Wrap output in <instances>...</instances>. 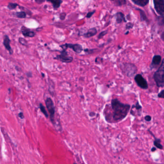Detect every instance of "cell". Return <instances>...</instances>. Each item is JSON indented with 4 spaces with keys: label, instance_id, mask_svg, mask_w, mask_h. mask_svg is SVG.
I'll use <instances>...</instances> for the list:
<instances>
[{
    "label": "cell",
    "instance_id": "8",
    "mask_svg": "<svg viewBox=\"0 0 164 164\" xmlns=\"http://www.w3.org/2000/svg\"><path fill=\"white\" fill-rule=\"evenodd\" d=\"M154 8L158 14L164 15V0H154Z\"/></svg>",
    "mask_w": 164,
    "mask_h": 164
},
{
    "label": "cell",
    "instance_id": "13",
    "mask_svg": "<svg viewBox=\"0 0 164 164\" xmlns=\"http://www.w3.org/2000/svg\"><path fill=\"white\" fill-rule=\"evenodd\" d=\"M47 1L51 2V4H52L53 7L55 9H57L59 7L60 4L62 3V0H47Z\"/></svg>",
    "mask_w": 164,
    "mask_h": 164
},
{
    "label": "cell",
    "instance_id": "3",
    "mask_svg": "<svg viewBox=\"0 0 164 164\" xmlns=\"http://www.w3.org/2000/svg\"><path fill=\"white\" fill-rule=\"evenodd\" d=\"M122 73L128 77H132L137 73V67L131 63H123L120 66Z\"/></svg>",
    "mask_w": 164,
    "mask_h": 164
},
{
    "label": "cell",
    "instance_id": "21",
    "mask_svg": "<svg viewBox=\"0 0 164 164\" xmlns=\"http://www.w3.org/2000/svg\"><path fill=\"white\" fill-rule=\"evenodd\" d=\"M132 107V108H135V109L137 110H138L139 113L141 112V110H142V106H141V105H140L138 102H137L136 103L135 105H133Z\"/></svg>",
    "mask_w": 164,
    "mask_h": 164
},
{
    "label": "cell",
    "instance_id": "14",
    "mask_svg": "<svg viewBox=\"0 0 164 164\" xmlns=\"http://www.w3.org/2000/svg\"><path fill=\"white\" fill-rule=\"evenodd\" d=\"M136 4L140 6H144L149 2V0H132Z\"/></svg>",
    "mask_w": 164,
    "mask_h": 164
},
{
    "label": "cell",
    "instance_id": "11",
    "mask_svg": "<svg viewBox=\"0 0 164 164\" xmlns=\"http://www.w3.org/2000/svg\"><path fill=\"white\" fill-rule=\"evenodd\" d=\"M161 56L159 55H154L153 57L152 63L151 64V68L152 69H154V68H157V67L158 66L160 63H161Z\"/></svg>",
    "mask_w": 164,
    "mask_h": 164
},
{
    "label": "cell",
    "instance_id": "31",
    "mask_svg": "<svg viewBox=\"0 0 164 164\" xmlns=\"http://www.w3.org/2000/svg\"><path fill=\"white\" fill-rule=\"evenodd\" d=\"M74 164H77L76 163H74Z\"/></svg>",
    "mask_w": 164,
    "mask_h": 164
},
{
    "label": "cell",
    "instance_id": "12",
    "mask_svg": "<svg viewBox=\"0 0 164 164\" xmlns=\"http://www.w3.org/2000/svg\"><path fill=\"white\" fill-rule=\"evenodd\" d=\"M97 33V30L95 28H92L88 30L86 33L84 35V37L86 38H90L95 36Z\"/></svg>",
    "mask_w": 164,
    "mask_h": 164
},
{
    "label": "cell",
    "instance_id": "9",
    "mask_svg": "<svg viewBox=\"0 0 164 164\" xmlns=\"http://www.w3.org/2000/svg\"><path fill=\"white\" fill-rule=\"evenodd\" d=\"M10 42H11V40H10L8 36L7 35H5L4 36L3 44L6 50L8 51L9 54L10 55H12L13 54V51L10 46Z\"/></svg>",
    "mask_w": 164,
    "mask_h": 164
},
{
    "label": "cell",
    "instance_id": "27",
    "mask_svg": "<svg viewBox=\"0 0 164 164\" xmlns=\"http://www.w3.org/2000/svg\"><path fill=\"white\" fill-rule=\"evenodd\" d=\"M18 116L20 118H22V119L24 118V116L23 113V112H20V113H19L18 114Z\"/></svg>",
    "mask_w": 164,
    "mask_h": 164
},
{
    "label": "cell",
    "instance_id": "25",
    "mask_svg": "<svg viewBox=\"0 0 164 164\" xmlns=\"http://www.w3.org/2000/svg\"><path fill=\"white\" fill-rule=\"evenodd\" d=\"M144 118H145V120L147 121H151V119H152V118L149 115H147V116L145 117Z\"/></svg>",
    "mask_w": 164,
    "mask_h": 164
},
{
    "label": "cell",
    "instance_id": "5",
    "mask_svg": "<svg viewBox=\"0 0 164 164\" xmlns=\"http://www.w3.org/2000/svg\"><path fill=\"white\" fill-rule=\"evenodd\" d=\"M60 54L57 55L54 58V59L60 60V62L64 63H69L73 62L74 58L72 56H70L68 55L66 50L63 49L62 51H60Z\"/></svg>",
    "mask_w": 164,
    "mask_h": 164
},
{
    "label": "cell",
    "instance_id": "24",
    "mask_svg": "<svg viewBox=\"0 0 164 164\" xmlns=\"http://www.w3.org/2000/svg\"><path fill=\"white\" fill-rule=\"evenodd\" d=\"M158 98L164 99V90H162L159 93L158 95Z\"/></svg>",
    "mask_w": 164,
    "mask_h": 164
},
{
    "label": "cell",
    "instance_id": "23",
    "mask_svg": "<svg viewBox=\"0 0 164 164\" xmlns=\"http://www.w3.org/2000/svg\"><path fill=\"white\" fill-rule=\"evenodd\" d=\"M107 33V31H103L102 32H101L98 36V38L99 40L101 39V38H103L104 36Z\"/></svg>",
    "mask_w": 164,
    "mask_h": 164
},
{
    "label": "cell",
    "instance_id": "4",
    "mask_svg": "<svg viewBox=\"0 0 164 164\" xmlns=\"http://www.w3.org/2000/svg\"><path fill=\"white\" fill-rule=\"evenodd\" d=\"M45 105L49 114V118L52 124L55 126L56 125V121L55 120V107L53 100L51 98H47L45 100Z\"/></svg>",
    "mask_w": 164,
    "mask_h": 164
},
{
    "label": "cell",
    "instance_id": "28",
    "mask_svg": "<svg viewBox=\"0 0 164 164\" xmlns=\"http://www.w3.org/2000/svg\"><path fill=\"white\" fill-rule=\"evenodd\" d=\"M44 1L45 0H35L36 3H38V4H41V3H43Z\"/></svg>",
    "mask_w": 164,
    "mask_h": 164
},
{
    "label": "cell",
    "instance_id": "22",
    "mask_svg": "<svg viewBox=\"0 0 164 164\" xmlns=\"http://www.w3.org/2000/svg\"><path fill=\"white\" fill-rule=\"evenodd\" d=\"M18 40L19 42L21 44L23 45L24 46H26L27 45V41L24 38H19Z\"/></svg>",
    "mask_w": 164,
    "mask_h": 164
},
{
    "label": "cell",
    "instance_id": "19",
    "mask_svg": "<svg viewBox=\"0 0 164 164\" xmlns=\"http://www.w3.org/2000/svg\"><path fill=\"white\" fill-rule=\"evenodd\" d=\"M17 6H19V5L16 3H9L7 5L8 8L10 10H14L17 7Z\"/></svg>",
    "mask_w": 164,
    "mask_h": 164
},
{
    "label": "cell",
    "instance_id": "18",
    "mask_svg": "<svg viewBox=\"0 0 164 164\" xmlns=\"http://www.w3.org/2000/svg\"><path fill=\"white\" fill-rule=\"evenodd\" d=\"M160 140L158 139H155L154 142L155 146L157 147V148H158L159 149H163V146H162V144L160 143Z\"/></svg>",
    "mask_w": 164,
    "mask_h": 164
},
{
    "label": "cell",
    "instance_id": "16",
    "mask_svg": "<svg viewBox=\"0 0 164 164\" xmlns=\"http://www.w3.org/2000/svg\"><path fill=\"white\" fill-rule=\"evenodd\" d=\"M116 16H117V22L118 23L122 22V21H125L124 14H122L121 13H118L116 15Z\"/></svg>",
    "mask_w": 164,
    "mask_h": 164
},
{
    "label": "cell",
    "instance_id": "30",
    "mask_svg": "<svg viewBox=\"0 0 164 164\" xmlns=\"http://www.w3.org/2000/svg\"><path fill=\"white\" fill-rule=\"evenodd\" d=\"M155 150H156V148H154V147L152 148V149H151V151H152V152H154Z\"/></svg>",
    "mask_w": 164,
    "mask_h": 164
},
{
    "label": "cell",
    "instance_id": "7",
    "mask_svg": "<svg viewBox=\"0 0 164 164\" xmlns=\"http://www.w3.org/2000/svg\"><path fill=\"white\" fill-rule=\"evenodd\" d=\"M135 80L139 87L143 89H147L148 88L146 80L141 74H138L135 77Z\"/></svg>",
    "mask_w": 164,
    "mask_h": 164
},
{
    "label": "cell",
    "instance_id": "20",
    "mask_svg": "<svg viewBox=\"0 0 164 164\" xmlns=\"http://www.w3.org/2000/svg\"><path fill=\"white\" fill-rule=\"evenodd\" d=\"M113 1L114 3L116 4L118 6H121L126 4V1L125 0H111Z\"/></svg>",
    "mask_w": 164,
    "mask_h": 164
},
{
    "label": "cell",
    "instance_id": "1",
    "mask_svg": "<svg viewBox=\"0 0 164 164\" xmlns=\"http://www.w3.org/2000/svg\"><path fill=\"white\" fill-rule=\"evenodd\" d=\"M110 105L112 113L106 114L105 117L109 123H116L122 121L126 117L131 108L129 104L121 102L117 99H112Z\"/></svg>",
    "mask_w": 164,
    "mask_h": 164
},
{
    "label": "cell",
    "instance_id": "17",
    "mask_svg": "<svg viewBox=\"0 0 164 164\" xmlns=\"http://www.w3.org/2000/svg\"><path fill=\"white\" fill-rule=\"evenodd\" d=\"M15 16L18 18H25L26 16V12L24 11L17 12L15 13Z\"/></svg>",
    "mask_w": 164,
    "mask_h": 164
},
{
    "label": "cell",
    "instance_id": "10",
    "mask_svg": "<svg viewBox=\"0 0 164 164\" xmlns=\"http://www.w3.org/2000/svg\"><path fill=\"white\" fill-rule=\"evenodd\" d=\"M21 31L23 35L25 37L33 38L36 35V33L34 31H31L30 29H27L24 26L21 27Z\"/></svg>",
    "mask_w": 164,
    "mask_h": 164
},
{
    "label": "cell",
    "instance_id": "29",
    "mask_svg": "<svg viewBox=\"0 0 164 164\" xmlns=\"http://www.w3.org/2000/svg\"><path fill=\"white\" fill-rule=\"evenodd\" d=\"M161 38L162 40L164 41V32H163L161 35Z\"/></svg>",
    "mask_w": 164,
    "mask_h": 164
},
{
    "label": "cell",
    "instance_id": "2",
    "mask_svg": "<svg viewBox=\"0 0 164 164\" xmlns=\"http://www.w3.org/2000/svg\"><path fill=\"white\" fill-rule=\"evenodd\" d=\"M154 79L157 86L160 88L164 86V59L158 70L154 75Z\"/></svg>",
    "mask_w": 164,
    "mask_h": 164
},
{
    "label": "cell",
    "instance_id": "15",
    "mask_svg": "<svg viewBox=\"0 0 164 164\" xmlns=\"http://www.w3.org/2000/svg\"><path fill=\"white\" fill-rule=\"evenodd\" d=\"M40 111H41L42 113L44 114L45 117L46 118H48L49 117V115L48 113L47 112V110H46V107H45L44 106H43V104L41 103L40 104Z\"/></svg>",
    "mask_w": 164,
    "mask_h": 164
},
{
    "label": "cell",
    "instance_id": "6",
    "mask_svg": "<svg viewBox=\"0 0 164 164\" xmlns=\"http://www.w3.org/2000/svg\"><path fill=\"white\" fill-rule=\"evenodd\" d=\"M60 48L66 50L67 49H71L74 51L77 54H80L83 51V47L79 44H71V43H65V44L60 45Z\"/></svg>",
    "mask_w": 164,
    "mask_h": 164
},
{
    "label": "cell",
    "instance_id": "26",
    "mask_svg": "<svg viewBox=\"0 0 164 164\" xmlns=\"http://www.w3.org/2000/svg\"><path fill=\"white\" fill-rule=\"evenodd\" d=\"M95 12H89V13H88V15H86V17L88 18H90V17H91L92 15L94 14Z\"/></svg>",
    "mask_w": 164,
    "mask_h": 164
}]
</instances>
